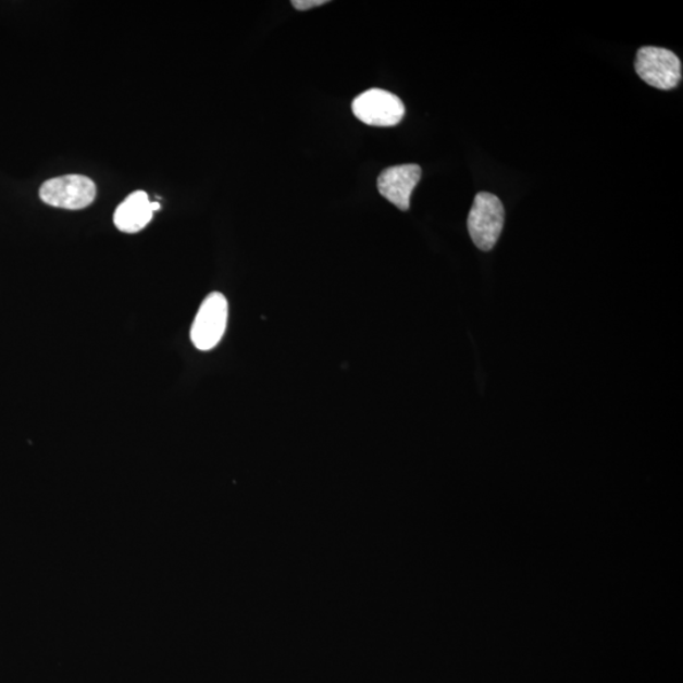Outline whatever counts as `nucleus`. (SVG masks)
<instances>
[{
  "mask_svg": "<svg viewBox=\"0 0 683 683\" xmlns=\"http://www.w3.org/2000/svg\"><path fill=\"white\" fill-rule=\"evenodd\" d=\"M506 211L501 200L490 193H479L473 200L468 227L472 243L481 251H492L504 228Z\"/></svg>",
  "mask_w": 683,
  "mask_h": 683,
  "instance_id": "f257e3e1",
  "label": "nucleus"
},
{
  "mask_svg": "<svg viewBox=\"0 0 683 683\" xmlns=\"http://www.w3.org/2000/svg\"><path fill=\"white\" fill-rule=\"evenodd\" d=\"M228 323V301L221 293L209 294L201 302L191 325L190 338L199 351H211L220 345Z\"/></svg>",
  "mask_w": 683,
  "mask_h": 683,
  "instance_id": "f03ea898",
  "label": "nucleus"
},
{
  "mask_svg": "<svg viewBox=\"0 0 683 683\" xmlns=\"http://www.w3.org/2000/svg\"><path fill=\"white\" fill-rule=\"evenodd\" d=\"M635 72L642 80L659 90L674 89L682 80V64L676 53L651 46L636 53Z\"/></svg>",
  "mask_w": 683,
  "mask_h": 683,
  "instance_id": "7ed1b4c3",
  "label": "nucleus"
},
{
  "mask_svg": "<svg viewBox=\"0 0 683 683\" xmlns=\"http://www.w3.org/2000/svg\"><path fill=\"white\" fill-rule=\"evenodd\" d=\"M97 197V186L91 178L83 175H64L50 178L42 184L40 198L51 207L79 211L92 204Z\"/></svg>",
  "mask_w": 683,
  "mask_h": 683,
  "instance_id": "20e7f679",
  "label": "nucleus"
},
{
  "mask_svg": "<svg viewBox=\"0 0 683 683\" xmlns=\"http://www.w3.org/2000/svg\"><path fill=\"white\" fill-rule=\"evenodd\" d=\"M352 112L357 120L372 127H394L406 115L400 98L383 89H370L353 100Z\"/></svg>",
  "mask_w": 683,
  "mask_h": 683,
  "instance_id": "39448f33",
  "label": "nucleus"
},
{
  "mask_svg": "<svg viewBox=\"0 0 683 683\" xmlns=\"http://www.w3.org/2000/svg\"><path fill=\"white\" fill-rule=\"evenodd\" d=\"M422 177L421 166L409 164L387 167L377 178L382 196L400 211H408L411 194Z\"/></svg>",
  "mask_w": 683,
  "mask_h": 683,
  "instance_id": "423d86ee",
  "label": "nucleus"
},
{
  "mask_svg": "<svg viewBox=\"0 0 683 683\" xmlns=\"http://www.w3.org/2000/svg\"><path fill=\"white\" fill-rule=\"evenodd\" d=\"M153 209L147 193L138 190L116 207L113 221L114 226L123 233L134 235L142 231L152 220Z\"/></svg>",
  "mask_w": 683,
  "mask_h": 683,
  "instance_id": "0eeeda50",
  "label": "nucleus"
},
{
  "mask_svg": "<svg viewBox=\"0 0 683 683\" xmlns=\"http://www.w3.org/2000/svg\"><path fill=\"white\" fill-rule=\"evenodd\" d=\"M327 3H328L327 0H293L291 2L295 10H298V11L312 10V8L321 7Z\"/></svg>",
  "mask_w": 683,
  "mask_h": 683,
  "instance_id": "6e6552de",
  "label": "nucleus"
}]
</instances>
